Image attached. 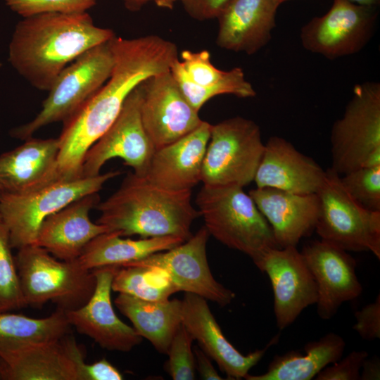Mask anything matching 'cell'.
<instances>
[{"label": "cell", "instance_id": "7a4b0ae2", "mask_svg": "<svg viewBox=\"0 0 380 380\" xmlns=\"http://www.w3.org/2000/svg\"><path fill=\"white\" fill-rule=\"evenodd\" d=\"M113 36L111 30L96 26L87 12L38 13L16 24L8 61L34 88L49 91L68 65Z\"/></svg>", "mask_w": 380, "mask_h": 380}, {"label": "cell", "instance_id": "b9f144b4", "mask_svg": "<svg viewBox=\"0 0 380 380\" xmlns=\"http://www.w3.org/2000/svg\"><path fill=\"white\" fill-rule=\"evenodd\" d=\"M360 372V380L380 379V360L377 356L368 357L364 360Z\"/></svg>", "mask_w": 380, "mask_h": 380}, {"label": "cell", "instance_id": "1f68e13d", "mask_svg": "<svg viewBox=\"0 0 380 380\" xmlns=\"http://www.w3.org/2000/svg\"><path fill=\"white\" fill-rule=\"evenodd\" d=\"M11 248L8 229L0 220V313L27 306Z\"/></svg>", "mask_w": 380, "mask_h": 380}, {"label": "cell", "instance_id": "7402d4cb", "mask_svg": "<svg viewBox=\"0 0 380 380\" xmlns=\"http://www.w3.org/2000/svg\"><path fill=\"white\" fill-rule=\"evenodd\" d=\"M248 194L270 224L279 248L296 246L315 230L319 208L317 194L256 187Z\"/></svg>", "mask_w": 380, "mask_h": 380}, {"label": "cell", "instance_id": "f35d334b", "mask_svg": "<svg viewBox=\"0 0 380 380\" xmlns=\"http://www.w3.org/2000/svg\"><path fill=\"white\" fill-rule=\"evenodd\" d=\"M232 0H181L184 9L192 18L208 20L216 18Z\"/></svg>", "mask_w": 380, "mask_h": 380}, {"label": "cell", "instance_id": "d6a6232c", "mask_svg": "<svg viewBox=\"0 0 380 380\" xmlns=\"http://www.w3.org/2000/svg\"><path fill=\"white\" fill-rule=\"evenodd\" d=\"M342 185L362 207L380 211V165L365 166L340 175Z\"/></svg>", "mask_w": 380, "mask_h": 380}, {"label": "cell", "instance_id": "681fc988", "mask_svg": "<svg viewBox=\"0 0 380 380\" xmlns=\"http://www.w3.org/2000/svg\"><path fill=\"white\" fill-rule=\"evenodd\" d=\"M0 220H1V215H0Z\"/></svg>", "mask_w": 380, "mask_h": 380}, {"label": "cell", "instance_id": "f546056e", "mask_svg": "<svg viewBox=\"0 0 380 380\" xmlns=\"http://www.w3.org/2000/svg\"><path fill=\"white\" fill-rule=\"evenodd\" d=\"M170 72L188 102L198 112L208 101L218 95L232 94L243 99L256 95V91L252 84L246 80L241 68L227 70L222 79L207 87L199 86L191 81L179 59L172 64Z\"/></svg>", "mask_w": 380, "mask_h": 380}, {"label": "cell", "instance_id": "9a60e30c", "mask_svg": "<svg viewBox=\"0 0 380 380\" xmlns=\"http://www.w3.org/2000/svg\"><path fill=\"white\" fill-rule=\"evenodd\" d=\"M254 264L270 280L279 329L290 326L303 310L317 303V284L296 246L270 248Z\"/></svg>", "mask_w": 380, "mask_h": 380}, {"label": "cell", "instance_id": "484cf974", "mask_svg": "<svg viewBox=\"0 0 380 380\" xmlns=\"http://www.w3.org/2000/svg\"><path fill=\"white\" fill-rule=\"evenodd\" d=\"M114 302L139 335L148 340L159 353H167L182 324V300L151 301L120 293Z\"/></svg>", "mask_w": 380, "mask_h": 380}, {"label": "cell", "instance_id": "277c9868", "mask_svg": "<svg viewBox=\"0 0 380 380\" xmlns=\"http://www.w3.org/2000/svg\"><path fill=\"white\" fill-rule=\"evenodd\" d=\"M243 188L203 184L196 203L209 234L255 263L267 250L279 247L270 224Z\"/></svg>", "mask_w": 380, "mask_h": 380}, {"label": "cell", "instance_id": "7bdbcfd3", "mask_svg": "<svg viewBox=\"0 0 380 380\" xmlns=\"http://www.w3.org/2000/svg\"><path fill=\"white\" fill-rule=\"evenodd\" d=\"M125 8L130 11H138L148 2L153 0H122Z\"/></svg>", "mask_w": 380, "mask_h": 380}, {"label": "cell", "instance_id": "c3c4849f", "mask_svg": "<svg viewBox=\"0 0 380 380\" xmlns=\"http://www.w3.org/2000/svg\"><path fill=\"white\" fill-rule=\"evenodd\" d=\"M2 66V63L0 61V68Z\"/></svg>", "mask_w": 380, "mask_h": 380}, {"label": "cell", "instance_id": "7c38bea8", "mask_svg": "<svg viewBox=\"0 0 380 380\" xmlns=\"http://www.w3.org/2000/svg\"><path fill=\"white\" fill-rule=\"evenodd\" d=\"M209 236L203 226L182 243L126 266H142L158 271L177 291L194 293L226 306L235 298V293L219 283L210 272L206 253Z\"/></svg>", "mask_w": 380, "mask_h": 380}, {"label": "cell", "instance_id": "d6986e66", "mask_svg": "<svg viewBox=\"0 0 380 380\" xmlns=\"http://www.w3.org/2000/svg\"><path fill=\"white\" fill-rule=\"evenodd\" d=\"M210 127L203 120L191 132L155 150L144 177L170 191H191L201 182Z\"/></svg>", "mask_w": 380, "mask_h": 380}, {"label": "cell", "instance_id": "8992f818", "mask_svg": "<svg viewBox=\"0 0 380 380\" xmlns=\"http://www.w3.org/2000/svg\"><path fill=\"white\" fill-rule=\"evenodd\" d=\"M113 66L109 41L83 53L56 78L35 118L13 128L11 135L25 140L47 125L65 121L106 83Z\"/></svg>", "mask_w": 380, "mask_h": 380}, {"label": "cell", "instance_id": "f6af8a7d", "mask_svg": "<svg viewBox=\"0 0 380 380\" xmlns=\"http://www.w3.org/2000/svg\"><path fill=\"white\" fill-rule=\"evenodd\" d=\"M355 4L378 8L380 0H346Z\"/></svg>", "mask_w": 380, "mask_h": 380}, {"label": "cell", "instance_id": "ab89813d", "mask_svg": "<svg viewBox=\"0 0 380 380\" xmlns=\"http://www.w3.org/2000/svg\"><path fill=\"white\" fill-rule=\"evenodd\" d=\"M79 380H121L123 376L106 359L103 358L92 364L85 362L79 369Z\"/></svg>", "mask_w": 380, "mask_h": 380}, {"label": "cell", "instance_id": "bcb514c9", "mask_svg": "<svg viewBox=\"0 0 380 380\" xmlns=\"http://www.w3.org/2000/svg\"><path fill=\"white\" fill-rule=\"evenodd\" d=\"M0 379H3L2 374H1V364H0Z\"/></svg>", "mask_w": 380, "mask_h": 380}, {"label": "cell", "instance_id": "603a6c76", "mask_svg": "<svg viewBox=\"0 0 380 380\" xmlns=\"http://www.w3.org/2000/svg\"><path fill=\"white\" fill-rule=\"evenodd\" d=\"M99 201L98 193L91 194L49 215L39 227L35 245L58 259H77L90 241L110 231L106 226L94 223L89 218V211Z\"/></svg>", "mask_w": 380, "mask_h": 380}, {"label": "cell", "instance_id": "836d02e7", "mask_svg": "<svg viewBox=\"0 0 380 380\" xmlns=\"http://www.w3.org/2000/svg\"><path fill=\"white\" fill-rule=\"evenodd\" d=\"M193 341L192 336L181 324L166 353L168 359L165 368L172 379L192 380L195 379V357L191 348Z\"/></svg>", "mask_w": 380, "mask_h": 380}, {"label": "cell", "instance_id": "4316f807", "mask_svg": "<svg viewBox=\"0 0 380 380\" xmlns=\"http://www.w3.org/2000/svg\"><path fill=\"white\" fill-rule=\"evenodd\" d=\"M118 231H109L94 238L77 258L84 269L105 266L124 267L153 253L172 248L185 240L176 236L122 239Z\"/></svg>", "mask_w": 380, "mask_h": 380}, {"label": "cell", "instance_id": "ffe728a7", "mask_svg": "<svg viewBox=\"0 0 380 380\" xmlns=\"http://www.w3.org/2000/svg\"><path fill=\"white\" fill-rule=\"evenodd\" d=\"M281 0H232L219 13L216 44L251 55L265 46L276 26Z\"/></svg>", "mask_w": 380, "mask_h": 380}, {"label": "cell", "instance_id": "ac0fdd59", "mask_svg": "<svg viewBox=\"0 0 380 380\" xmlns=\"http://www.w3.org/2000/svg\"><path fill=\"white\" fill-rule=\"evenodd\" d=\"M182 324L229 379L245 378L279 339L276 336L265 348L246 355L241 353L224 336L206 299L191 293H185L182 300Z\"/></svg>", "mask_w": 380, "mask_h": 380}, {"label": "cell", "instance_id": "cb8c5ba5", "mask_svg": "<svg viewBox=\"0 0 380 380\" xmlns=\"http://www.w3.org/2000/svg\"><path fill=\"white\" fill-rule=\"evenodd\" d=\"M58 138H28L0 156L1 193L23 194L61 179Z\"/></svg>", "mask_w": 380, "mask_h": 380}, {"label": "cell", "instance_id": "8d00e7d4", "mask_svg": "<svg viewBox=\"0 0 380 380\" xmlns=\"http://www.w3.org/2000/svg\"><path fill=\"white\" fill-rule=\"evenodd\" d=\"M369 354L365 350H353L343 359L327 366L315 376L316 380H359L364 360Z\"/></svg>", "mask_w": 380, "mask_h": 380}, {"label": "cell", "instance_id": "e0dca14e", "mask_svg": "<svg viewBox=\"0 0 380 380\" xmlns=\"http://www.w3.org/2000/svg\"><path fill=\"white\" fill-rule=\"evenodd\" d=\"M119 266L92 270L96 278L94 291L80 308L65 311L70 326L108 350L129 352L142 341L133 327L121 321L111 303L112 281Z\"/></svg>", "mask_w": 380, "mask_h": 380}, {"label": "cell", "instance_id": "52a82bcc", "mask_svg": "<svg viewBox=\"0 0 380 380\" xmlns=\"http://www.w3.org/2000/svg\"><path fill=\"white\" fill-rule=\"evenodd\" d=\"M110 171L94 177L58 179L23 194L1 193L0 215L12 248L35 244L39 227L49 215L87 195L98 193L109 179L120 175Z\"/></svg>", "mask_w": 380, "mask_h": 380}, {"label": "cell", "instance_id": "2e32d148", "mask_svg": "<svg viewBox=\"0 0 380 380\" xmlns=\"http://www.w3.org/2000/svg\"><path fill=\"white\" fill-rule=\"evenodd\" d=\"M317 284V312L322 319L332 318L341 305L358 298L362 286L353 257L323 240L307 242L300 251Z\"/></svg>", "mask_w": 380, "mask_h": 380}, {"label": "cell", "instance_id": "d590c367", "mask_svg": "<svg viewBox=\"0 0 380 380\" xmlns=\"http://www.w3.org/2000/svg\"><path fill=\"white\" fill-rule=\"evenodd\" d=\"M180 56L179 62L186 75L191 81L199 86L214 84L222 79L227 72L217 68L211 63L208 50H183Z\"/></svg>", "mask_w": 380, "mask_h": 380}, {"label": "cell", "instance_id": "3957f363", "mask_svg": "<svg viewBox=\"0 0 380 380\" xmlns=\"http://www.w3.org/2000/svg\"><path fill=\"white\" fill-rule=\"evenodd\" d=\"M96 208L101 212L96 222L121 236H176L186 241L193 235V222L200 216L191 203V191H170L134 172Z\"/></svg>", "mask_w": 380, "mask_h": 380}, {"label": "cell", "instance_id": "e575fe53", "mask_svg": "<svg viewBox=\"0 0 380 380\" xmlns=\"http://www.w3.org/2000/svg\"><path fill=\"white\" fill-rule=\"evenodd\" d=\"M23 18L42 13H80L87 12L96 0H4Z\"/></svg>", "mask_w": 380, "mask_h": 380}, {"label": "cell", "instance_id": "5bb4252c", "mask_svg": "<svg viewBox=\"0 0 380 380\" xmlns=\"http://www.w3.org/2000/svg\"><path fill=\"white\" fill-rule=\"evenodd\" d=\"M141 118L155 150L191 132L203 122L170 70L141 84Z\"/></svg>", "mask_w": 380, "mask_h": 380}, {"label": "cell", "instance_id": "f1b7e54d", "mask_svg": "<svg viewBox=\"0 0 380 380\" xmlns=\"http://www.w3.org/2000/svg\"><path fill=\"white\" fill-rule=\"evenodd\" d=\"M70 327L65 311L58 308L44 318L0 313V359L28 345L58 340L70 332Z\"/></svg>", "mask_w": 380, "mask_h": 380}, {"label": "cell", "instance_id": "30bf717a", "mask_svg": "<svg viewBox=\"0 0 380 380\" xmlns=\"http://www.w3.org/2000/svg\"><path fill=\"white\" fill-rule=\"evenodd\" d=\"M319 214L315 230L321 240L346 251H370L380 259V211L355 201L331 168L317 192Z\"/></svg>", "mask_w": 380, "mask_h": 380}, {"label": "cell", "instance_id": "4fadbf2b", "mask_svg": "<svg viewBox=\"0 0 380 380\" xmlns=\"http://www.w3.org/2000/svg\"><path fill=\"white\" fill-rule=\"evenodd\" d=\"M141 84L128 96L116 120L87 152L82 177L100 174L110 159L120 158L134 173L144 177L155 148L142 124L140 106Z\"/></svg>", "mask_w": 380, "mask_h": 380}, {"label": "cell", "instance_id": "f907efd6", "mask_svg": "<svg viewBox=\"0 0 380 380\" xmlns=\"http://www.w3.org/2000/svg\"><path fill=\"white\" fill-rule=\"evenodd\" d=\"M0 194H1V191H0Z\"/></svg>", "mask_w": 380, "mask_h": 380}, {"label": "cell", "instance_id": "44dd1931", "mask_svg": "<svg viewBox=\"0 0 380 380\" xmlns=\"http://www.w3.org/2000/svg\"><path fill=\"white\" fill-rule=\"evenodd\" d=\"M326 170L286 139L274 136L265 144L254 180L256 187H271L300 194H317Z\"/></svg>", "mask_w": 380, "mask_h": 380}, {"label": "cell", "instance_id": "ba28073f", "mask_svg": "<svg viewBox=\"0 0 380 380\" xmlns=\"http://www.w3.org/2000/svg\"><path fill=\"white\" fill-rule=\"evenodd\" d=\"M331 168L339 175L380 165V84H356L330 134Z\"/></svg>", "mask_w": 380, "mask_h": 380}, {"label": "cell", "instance_id": "8fae6325", "mask_svg": "<svg viewBox=\"0 0 380 380\" xmlns=\"http://www.w3.org/2000/svg\"><path fill=\"white\" fill-rule=\"evenodd\" d=\"M377 8L334 0L324 15L313 18L302 27L301 44L305 49L331 60L355 54L372 37Z\"/></svg>", "mask_w": 380, "mask_h": 380}, {"label": "cell", "instance_id": "74e56055", "mask_svg": "<svg viewBox=\"0 0 380 380\" xmlns=\"http://www.w3.org/2000/svg\"><path fill=\"white\" fill-rule=\"evenodd\" d=\"M356 323L353 328L360 336L366 341L380 338V295L375 300L364 306L355 313Z\"/></svg>", "mask_w": 380, "mask_h": 380}, {"label": "cell", "instance_id": "6da1fadb", "mask_svg": "<svg viewBox=\"0 0 380 380\" xmlns=\"http://www.w3.org/2000/svg\"><path fill=\"white\" fill-rule=\"evenodd\" d=\"M114 66L106 83L63 122L58 153L61 179L82 177L88 150L120 114L129 94L147 79L170 70L178 60L176 44L158 35L110 40Z\"/></svg>", "mask_w": 380, "mask_h": 380}, {"label": "cell", "instance_id": "7dc6e473", "mask_svg": "<svg viewBox=\"0 0 380 380\" xmlns=\"http://www.w3.org/2000/svg\"><path fill=\"white\" fill-rule=\"evenodd\" d=\"M282 3L286 1H289V0H281Z\"/></svg>", "mask_w": 380, "mask_h": 380}, {"label": "cell", "instance_id": "ee69618b", "mask_svg": "<svg viewBox=\"0 0 380 380\" xmlns=\"http://www.w3.org/2000/svg\"><path fill=\"white\" fill-rule=\"evenodd\" d=\"M156 5L160 8L165 9H172L175 4L181 0H153Z\"/></svg>", "mask_w": 380, "mask_h": 380}, {"label": "cell", "instance_id": "4dcf8cb0", "mask_svg": "<svg viewBox=\"0 0 380 380\" xmlns=\"http://www.w3.org/2000/svg\"><path fill=\"white\" fill-rule=\"evenodd\" d=\"M111 287L119 293L151 301L167 300L177 292L161 272L137 265L118 267Z\"/></svg>", "mask_w": 380, "mask_h": 380}, {"label": "cell", "instance_id": "60d3db41", "mask_svg": "<svg viewBox=\"0 0 380 380\" xmlns=\"http://www.w3.org/2000/svg\"><path fill=\"white\" fill-rule=\"evenodd\" d=\"M197 369L202 379L221 380L222 378L213 367L210 357L198 346L193 349Z\"/></svg>", "mask_w": 380, "mask_h": 380}, {"label": "cell", "instance_id": "9c48e42d", "mask_svg": "<svg viewBox=\"0 0 380 380\" xmlns=\"http://www.w3.org/2000/svg\"><path fill=\"white\" fill-rule=\"evenodd\" d=\"M264 148L260 128L251 120L235 116L211 125L201 182L209 186L248 185Z\"/></svg>", "mask_w": 380, "mask_h": 380}, {"label": "cell", "instance_id": "5b68a950", "mask_svg": "<svg viewBox=\"0 0 380 380\" xmlns=\"http://www.w3.org/2000/svg\"><path fill=\"white\" fill-rule=\"evenodd\" d=\"M27 305L42 307L51 301L65 311L84 305L96 286L93 270L77 259L62 260L37 245L18 249L14 257Z\"/></svg>", "mask_w": 380, "mask_h": 380}, {"label": "cell", "instance_id": "83f0119b", "mask_svg": "<svg viewBox=\"0 0 380 380\" xmlns=\"http://www.w3.org/2000/svg\"><path fill=\"white\" fill-rule=\"evenodd\" d=\"M346 347L344 339L338 334L329 332L318 341L307 343L305 353L290 350L276 355L265 373L260 375L248 374L247 380H310L327 366L340 360Z\"/></svg>", "mask_w": 380, "mask_h": 380}, {"label": "cell", "instance_id": "d4e9b609", "mask_svg": "<svg viewBox=\"0 0 380 380\" xmlns=\"http://www.w3.org/2000/svg\"><path fill=\"white\" fill-rule=\"evenodd\" d=\"M3 379L78 380L62 338L24 346L0 359Z\"/></svg>", "mask_w": 380, "mask_h": 380}]
</instances>
